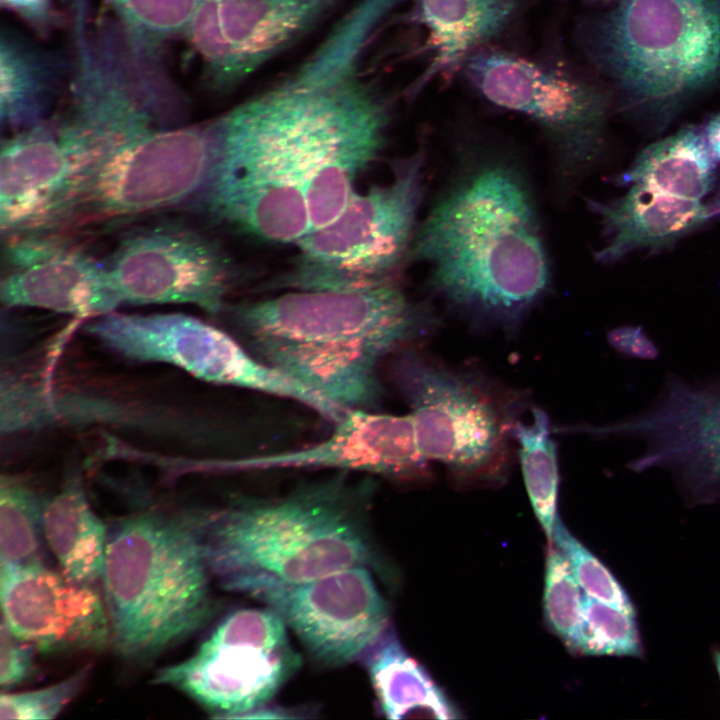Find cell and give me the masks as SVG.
Listing matches in <instances>:
<instances>
[{
    "label": "cell",
    "mask_w": 720,
    "mask_h": 720,
    "mask_svg": "<svg viewBox=\"0 0 720 720\" xmlns=\"http://www.w3.org/2000/svg\"><path fill=\"white\" fill-rule=\"evenodd\" d=\"M409 259L437 299L477 330L516 333L551 289L541 215L511 153L467 143L418 224Z\"/></svg>",
    "instance_id": "obj_1"
},
{
    "label": "cell",
    "mask_w": 720,
    "mask_h": 720,
    "mask_svg": "<svg viewBox=\"0 0 720 720\" xmlns=\"http://www.w3.org/2000/svg\"><path fill=\"white\" fill-rule=\"evenodd\" d=\"M225 310L254 356L344 410H378L383 360L440 324L431 304L413 300L395 281L295 290Z\"/></svg>",
    "instance_id": "obj_2"
},
{
    "label": "cell",
    "mask_w": 720,
    "mask_h": 720,
    "mask_svg": "<svg viewBox=\"0 0 720 720\" xmlns=\"http://www.w3.org/2000/svg\"><path fill=\"white\" fill-rule=\"evenodd\" d=\"M337 471L274 498L238 497L224 508L186 512L205 562L222 588L250 577L299 583L376 566L368 532L371 475Z\"/></svg>",
    "instance_id": "obj_3"
},
{
    "label": "cell",
    "mask_w": 720,
    "mask_h": 720,
    "mask_svg": "<svg viewBox=\"0 0 720 720\" xmlns=\"http://www.w3.org/2000/svg\"><path fill=\"white\" fill-rule=\"evenodd\" d=\"M310 112L308 88L287 77L209 121L212 162L196 203L240 232L295 245L310 232Z\"/></svg>",
    "instance_id": "obj_4"
},
{
    "label": "cell",
    "mask_w": 720,
    "mask_h": 720,
    "mask_svg": "<svg viewBox=\"0 0 720 720\" xmlns=\"http://www.w3.org/2000/svg\"><path fill=\"white\" fill-rule=\"evenodd\" d=\"M578 37L621 109L655 133L720 80V0H617Z\"/></svg>",
    "instance_id": "obj_5"
},
{
    "label": "cell",
    "mask_w": 720,
    "mask_h": 720,
    "mask_svg": "<svg viewBox=\"0 0 720 720\" xmlns=\"http://www.w3.org/2000/svg\"><path fill=\"white\" fill-rule=\"evenodd\" d=\"M210 576L186 513L114 522L101 579L117 654L145 663L199 630L212 613Z\"/></svg>",
    "instance_id": "obj_6"
},
{
    "label": "cell",
    "mask_w": 720,
    "mask_h": 720,
    "mask_svg": "<svg viewBox=\"0 0 720 720\" xmlns=\"http://www.w3.org/2000/svg\"><path fill=\"white\" fill-rule=\"evenodd\" d=\"M391 376L410 407L421 451L444 465L456 488L504 484L526 394L478 369L451 366L410 347L395 355Z\"/></svg>",
    "instance_id": "obj_7"
},
{
    "label": "cell",
    "mask_w": 720,
    "mask_h": 720,
    "mask_svg": "<svg viewBox=\"0 0 720 720\" xmlns=\"http://www.w3.org/2000/svg\"><path fill=\"white\" fill-rule=\"evenodd\" d=\"M424 144L393 163L387 183L356 191L335 219L301 238L276 286L357 290L395 281L409 259L419 224L427 162Z\"/></svg>",
    "instance_id": "obj_8"
},
{
    "label": "cell",
    "mask_w": 720,
    "mask_h": 720,
    "mask_svg": "<svg viewBox=\"0 0 720 720\" xmlns=\"http://www.w3.org/2000/svg\"><path fill=\"white\" fill-rule=\"evenodd\" d=\"M212 153L210 122L157 130L95 149L53 230L111 227L196 202Z\"/></svg>",
    "instance_id": "obj_9"
},
{
    "label": "cell",
    "mask_w": 720,
    "mask_h": 720,
    "mask_svg": "<svg viewBox=\"0 0 720 720\" xmlns=\"http://www.w3.org/2000/svg\"><path fill=\"white\" fill-rule=\"evenodd\" d=\"M463 69L484 100L526 117L541 131L562 194L600 161L611 107L603 90L552 65L497 49H480Z\"/></svg>",
    "instance_id": "obj_10"
},
{
    "label": "cell",
    "mask_w": 720,
    "mask_h": 720,
    "mask_svg": "<svg viewBox=\"0 0 720 720\" xmlns=\"http://www.w3.org/2000/svg\"><path fill=\"white\" fill-rule=\"evenodd\" d=\"M300 664L280 616L268 607L245 608L222 618L191 656L159 669L152 683L181 692L214 718H245Z\"/></svg>",
    "instance_id": "obj_11"
},
{
    "label": "cell",
    "mask_w": 720,
    "mask_h": 720,
    "mask_svg": "<svg viewBox=\"0 0 720 720\" xmlns=\"http://www.w3.org/2000/svg\"><path fill=\"white\" fill-rule=\"evenodd\" d=\"M86 330L100 344L129 360L170 364L209 383L290 399L315 412L326 407L315 392L194 316L114 311L95 317Z\"/></svg>",
    "instance_id": "obj_12"
},
{
    "label": "cell",
    "mask_w": 720,
    "mask_h": 720,
    "mask_svg": "<svg viewBox=\"0 0 720 720\" xmlns=\"http://www.w3.org/2000/svg\"><path fill=\"white\" fill-rule=\"evenodd\" d=\"M104 260L122 305L187 304L218 314L236 278L221 244L176 218L130 226Z\"/></svg>",
    "instance_id": "obj_13"
},
{
    "label": "cell",
    "mask_w": 720,
    "mask_h": 720,
    "mask_svg": "<svg viewBox=\"0 0 720 720\" xmlns=\"http://www.w3.org/2000/svg\"><path fill=\"white\" fill-rule=\"evenodd\" d=\"M567 430L639 440L643 449L627 464L630 470L669 472L695 502L720 497V379L696 383L670 375L647 408L613 423Z\"/></svg>",
    "instance_id": "obj_14"
},
{
    "label": "cell",
    "mask_w": 720,
    "mask_h": 720,
    "mask_svg": "<svg viewBox=\"0 0 720 720\" xmlns=\"http://www.w3.org/2000/svg\"><path fill=\"white\" fill-rule=\"evenodd\" d=\"M227 590L276 612L308 653L328 666L363 658L389 629L387 603L366 566L299 583L244 578Z\"/></svg>",
    "instance_id": "obj_15"
},
{
    "label": "cell",
    "mask_w": 720,
    "mask_h": 720,
    "mask_svg": "<svg viewBox=\"0 0 720 720\" xmlns=\"http://www.w3.org/2000/svg\"><path fill=\"white\" fill-rule=\"evenodd\" d=\"M391 120L390 102L360 73L325 87L308 137L310 231L330 223L347 205L358 178L383 151Z\"/></svg>",
    "instance_id": "obj_16"
},
{
    "label": "cell",
    "mask_w": 720,
    "mask_h": 720,
    "mask_svg": "<svg viewBox=\"0 0 720 720\" xmlns=\"http://www.w3.org/2000/svg\"><path fill=\"white\" fill-rule=\"evenodd\" d=\"M336 0H201L186 37L215 90L232 88L305 35Z\"/></svg>",
    "instance_id": "obj_17"
},
{
    "label": "cell",
    "mask_w": 720,
    "mask_h": 720,
    "mask_svg": "<svg viewBox=\"0 0 720 720\" xmlns=\"http://www.w3.org/2000/svg\"><path fill=\"white\" fill-rule=\"evenodd\" d=\"M2 243L3 306L95 318L122 305L105 260L68 233H24L4 237Z\"/></svg>",
    "instance_id": "obj_18"
},
{
    "label": "cell",
    "mask_w": 720,
    "mask_h": 720,
    "mask_svg": "<svg viewBox=\"0 0 720 720\" xmlns=\"http://www.w3.org/2000/svg\"><path fill=\"white\" fill-rule=\"evenodd\" d=\"M0 602L9 629L43 653L99 651L111 642L97 591L45 564H0Z\"/></svg>",
    "instance_id": "obj_19"
},
{
    "label": "cell",
    "mask_w": 720,
    "mask_h": 720,
    "mask_svg": "<svg viewBox=\"0 0 720 720\" xmlns=\"http://www.w3.org/2000/svg\"><path fill=\"white\" fill-rule=\"evenodd\" d=\"M334 426L326 439L304 448L215 461L209 466L231 471L328 469L402 482L431 479L430 460L419 447L410 414L350 409Z\"/></svg>",
    "instance_id": "obj_20"
},
{
    "label": "cell",
    "mask_w": 720,
    "mask_h": 720,
    "mask_svg": "<svg viewBox=\"0 0 720 720\" xmlns=\"http://www.w3.org/2000/svg\"><path fill=\"white\" fill-rule=\"evenodd\" d=\"M92 149L60 123L48 121L2 139V238L52 231Z\"/></svg>",
    "instance_id": "obj_21"
},
{
    "label": "cell",
    "mask_w": 720,
    "mask_h": 720,
    "mask_svg": "<svg viewBox=\"0 0 720 720\" xmlns=\"http://www.w3.org/2000/svg\"><path fill=\"white\" fill-rule=\"evenodd\" d=\"M600 218L604 245L595 252L601 264H614L637 250L658 251L704 227L715 217L701 201L672 196L643 185H630L616 199H586Z\"/></svg>",
    "instance_id": "obj_22"
},
{
    "label": "cell",
    "mask_w": 720,
    "mask_h": 720,
    "mask_svg": "<svg viewBox=\"0 0 720 720\" xmlns=\"http://www.w3.org/2000/svg\"><path fill=\"white\" fill-rule=\"evenodd\" d=\"M518 8V0H416L409 17L427 30L426 48L433 57L413 92L436 77L453 76L504 31Z\"/></svg>",
    "instance_id": "obj_23"
},
{
    "label": "cell",
    "mask_w": 720,
    "mask_h": 720,
    "mask_svg": "<svg viewBox=\"0 0 720 720\" xmlns=\"http://www.w3.org/2000/svg\"><path fill=\"white\" fill-rule=\"evenodd\" d=\"M70 57L10 27L0 32V122L9 133L48 121L69 81Z\"/></svg>",
    "instance_id": "obj_24"
},
{
    "label": "cell",
    "mask_w": 720,
    "mask_h": 720,
    "mask_svg": "<svg viewBox=\"0 0 720 720\" xmlns=\"http://www.w3.org/2000/svg\"><path fill=\"white\" fill-rule=\"evenodd\" d=\"M716 169L717 160L702 127L686 125L642 149L614 181L701 201L716 183Z\"/></svg>",
    "instance_id": "obj_25"
},
{
    "label": "cell",
    "mask_w": 720,
    "mask_h": 720,
    "mask_svg": "<svg viewBox=\"0 0 720 720\" xmlns=\"http://www.w3.org/2000/svg\"><path fill=\"white\" fill-rule=\"evenodd\" d=\"M42 522L45 542L65 576L87 584L102 578L108 528L78 477L44 501Z\"/></svg>",
    "instance_id": "obj_26"
},
{
    "label": "cell",
    "mask_w": 720,
    "mask_h": 720,
    "mask_svg": "<svg viewBox=\"0 0 720 720\" xmlns=\"http://www.w3.org/2000/svg\"><path fill=\"white\" fill-rule=\"evenodd\" d=\"M379 706L389 719L461 718L425 668L388 629L363 656Z\"/></svg>",
    "instance_id": "obj_27"
},
{
    "label": "cell",
    "mask_w": 720,
    "mask_h": 720,
    "mask_svg": "<svg viewBox=\"0 0 720 720\" xmlns=\"http://www.w3.org/2000/svg\"><path fill=\"white\" fill-rule=\"evenodd\" d=\"M527 494L549 544L557 512L560 470L557 444L552 438V424L547 413L532 408V421H517L512 430Z\"/></svg>",
    "instance_id": "obj_28"
},
{
    "label": "cell",
    "mask_w": 720,
    "mask_h": 720,
    "mask_svg": "<svg viewBox=\"0 0 720 720\" xmlns=\"http://www.w3.org/2000/svg\"><path fill=\"white\" fill-rule=\"evenodd\" d=\"M44 501L22 480L1 477L0 564H44Z\"/></svg>",
    "instance_id": "obj_29"
},
{
    "label": "cell",
    "mask_w": 720,
    "mask_h": 720,
    "mask_svg": "<svg viewBox=\"0 0 720 720\" xmlns=\"http://www.w3.org/2000/svg\"><path fill=\"white\" fill-rule=\"evenodd\" d=\"M131 41L154 54L167 39L185 34L201 0H108Z\"/></svg>",
    "instance_id": "obj_30"
},
{
    "label": "cell",
    "mask_w": 720,
    "mask_h": 720,
    "mask_svg": "<svg viewBox=\"0 0 720 720\" xmlns=\"http://www.w3.org/2000/svg\"><path fill=\"white\" fill-rule=\"evenodd\" d=\"M544 616L574 653L583 649V596L565 556L549 544L545 566Z\"/></svg>",
    "instance_id": "obj_31"
},
{
    "label": "cell",
    "mask_w": 720,
    "mask_h": 720,
    "mask_svg": "<svg viewBox=\"0 0 720 720\" xmlns=\"http://www.w3.org/2000/svg\"><path fill=\"white\" fill-rule=\"evenodd\" d=\"M582 654L641 657L635 615L583 595Z\"/></svg>",
    "instance_id": "obj_32"
},
{
    "label": "cell",
    "mask_w": 720,
    "mask_h": 720,
    "mask_svg": "<svg viewBox=\"0 0 720 720\" xmlns=\"http://www.w3.org/2000/svg\"><path fill=\"white\" fill-rule=\"evenodd\" d=\"M552 542L567 559L579 586L592 598L636 615V609L613 573L557 518Z\"/></svg>",
    "instance_id": "obj_33"
},
{
    "label": "cell",
    "mask_w": 720,
    "mask_h": 720,
    "mask_svg": "<svg viewBox=\"0 0 720 720\" xmlns=\"http://www.w3.org/2000/svg\"><path fill=\"white\" fill-rule=\"evenodd\" d=\"M91 672L86 665L65 679L44 688L23 692H2L0 718L50 720L56 718L77 696Z\"/></svg>",
    "instance_id": "obj_34"
},
{
    "label": "cell",
    "mask_w": 720,
    "mask_h": 720,
    "mask_svg": "<svg viewBox=\"0 0 720 720\" xmlns=\"http://www.w3.org/2000/svg\"><path fill=\"white\" fill-rule=\"evenodd\" d=\"M36 648L18 638L1 618L0 624V685L10 690L24 683L33 673Z\"/></svg>",
    "instance_id": "obj_35"
},
{
    "label": "cell",
    "mask_w": 720,
    "mask_h": 720,
    "mask_svg": "<svg viewBox=\"0 0 720 720\" xmlns=\"http://www.w3.org/2000/svg\"><path fill=\"white\" fill-rule=\"evenodd\" d=\"M609 345L618 353L642 360H655L659 356L656 344L641 326L624 325L607 334Z\"/></svg>",
    "instance_id": "obj_36"
},
{
    "label": "cell",
    "mask_w": 720,
    "mask_h": 720,
    "mask_svg": "<svg viewBox=\"0 0 720 720\" xmlns=\"http://www.w3.org/2000/svg\"><path fill=\"white\" fill-rule=\"evenodd\" d=\"M4 9L14 13L35 32L47 36L57 22L54 0H0Z\"/></svg>",
    "instance_id": "obj_37"
},
{
    "label": "cell",
    "mask_w": 720,
    "mask_h": 720,
    "mask_svg": "<svg viewBox=\"0 0 720 720\" xmlns=\"http://www.w3.org/2000/svg\"><path fill=\"white\" fill-rule=\"evenodd\" d=\"M702 129L712 154L720 162V111L711 115Z\"/></svg>",
    "instance_id": "obj_38"
},
{
    "label": "cell",
    "mask_w": 720,
    "mask_h": 720,
    "mask_svg": "<svg viewBox=\"0 0 720 720\" xmlns=\"http://www.w3.org/2000/svg\"><path fill=\"white\" fill-rule=\"evenodd\" d=\"M713 660H714V664H715V667H716L717 674H718L719 679H720V650H719V649H714V651H713Z\"/></svg>",
    "instance_id": "obj_39"
},
{
    "label": "cell",
    "mask_w": 720,
    "mask_h": 720,
    "mask_svg": "<svg viewBox=\"0 0 720 720\" xmlns=\"http://www.w3.org/2000/svg\"><path fill=\"white\" fill-rule=\"evenodd\" d=\"M715 217L720 215V194L712 206H710Z\"/></svg>",
    "instance_id": "obj_40"
},
{
    "label": "cell",
    "mask_w": 720,
    "mask_h": 720,
    "mask_svg": "<svg viewBox=\"0 0 720 720\" xmlns=\"http://www.w3.org/2000/svg\"><path fill=\"white\" fill-rule=\"evenodd\" d=\"M591 1H607V0H591Z\"/></svg>",
    "instance_id": "obj_41"
}]
</instances>
